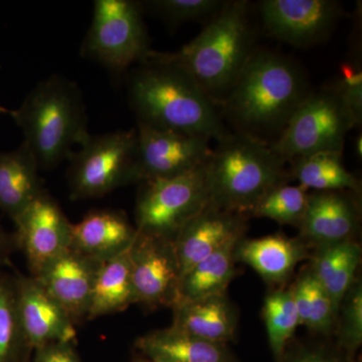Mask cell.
I'll list each match as a JSON object with an SVG mask.
<instances>
[{
    "mask_svg": "<svg viewBox=\"0 0 362 362\" xmlns=\"http://www.w3.org/2000/svg\"><path fill=\"white\" fill-rule=\"evenodd\" d=\"M206 164L175 177L141 181L135 209L137 232L175 240L211 204Z\"/></svg>",
    "mask_w": 362,
    "mask_h": 362,
    "instance_id": "ba28073f",
    "label": "cell"
},
{
    "mask_svg": "<svg viewBox=\"0 0 362 362\" xmlns=\"http://www.w3.org/2000/svg\"><path fill=\"white\" fill-rule=\"evenodd\" d=\"M269 344L277 362L285 356L286 347L300 325L291 288H278L267 295L263 308Z\"/></svg>",
    "mask_w": 362,
    "mask_h": 362,
    "instance_id": "f1b7e54d",
    "label": "cell"
},
{
    "mask_svg": "<svg viewBox=\"0 0 362 362\" xmlns=\"http://www.w3.org/2000/svg\"><path fill=\"white\" fill-rule=\"evenodd\" d=\"M18 245L14 233L0 228V271L11 261V256L18 251Z\"/></svg>",
    "mask_w": 362,
    "mask_h": 362,
    "instance_id": "d590c367",
    "label": "cell"
},
{
    "mask_svg": "<svg viewBox=\"0 0 362 362\" xmlns=\"http://www.w3.org/2000/svg\"><path fill=\"white\" fill-rule=\"evenodd\" d=\"M129 256L135 304L173 308L181 279L175 240L137 232Z\"/></svg>",
    "mask_w": 362,
    "mask_h": 362,
    "instance_id": "30bf717a",
    "label": "cell"
},
{
    "mask_svg": "<svg viewBox=\"0 0 362 362\" xmlns=\"http://www.w3.org/2000/svg\"><path fill=\"white\" fill-rule=\"evenodd\" d=\"M246 228L247 216L209 204L183 226L175 240L181 277L230 240L244 237Z\"/></svg>",
    "mask_w": 362,
    "mask_h": 362,
    "instance_id": "2e32d148",
    "label": "cell"
},
{
    "mask_svg": "<svg viewBox=\"0 0 362 362\" xmlns=\"http://www.w3.org/2000/svg\"><path fill=\"white\" fill-rule=\"evenodd\" d=\"M18 250L30 276H37L71 247V226L61 207L42 190L14 223Z\"/></svg>",
    "mask_w": 362,
    "mask_h": 362,
    "instance_id": "7c38bea8",
    "label": "cell"
},
{
    "mask_svg": "<svg viewBox=\"0 0 362 362\" xmlns=\"http://www.w3.org/2000/svg\"><path fill=\"white\" fill-rule=\"evenodd\" d=\"M240 239L230 240L181 277L176 304L226 294L228 285L237 275L233 249Z\"/></svg>",
    "mask_w": 362,
    "mask_h": 362,
    "instance_id": "d4e9b609",
    "label": "cell"
},
{
    "mask_svg": "<svg viewBox=\"0 0 362 362\" xmlns=\"http://www.w3.org/2000/svg\"><path fill=\"white\" fill-rule=\"evenodd\" d=\"M358 209L344 192H314L308 194L300 226V240L314 247L354 240L358 228Z\"/></svg>",
    "mask_w": 362,
    "mask_h": 362,
    "instance_id": "e0dca14e",
    "label": "cell"
},
{
    "mask_svg": "<svg viewBox=\"0 0 362 362\" xmlns=\"http://www.w3.org/2000/svg\"><path fill=\"white\" fill-rule=\"evenodd\" d=\"M309 269L329 295L338 315L345 294L356 280L361 259V247L356 240L315 247L310 254Z\"/></svg>",
    "mask_w": 362,
    "mask_h": 362,
    "instance_id": "603a6c76",
    "label": "cell"
},
{
    "mask_svg": "<svg viewBox=\"0 0 362 362\" xmlns=\"http://www.w3.org/2000/svg\"><path fill=\"white\" fill-rule=\"evenodd\" d=\"M300 325L328 335L337 326V314L329 295L319 284L310 269H304L291 287Z\"/></svg>",
    "mask_w": 362,
    "mask_h": 362,
    "instance_id": "83f0119b",
    "label": "cell"
},
{
    "mask_svg": "<svg viewBox=\"0 0 362 362\" xmlns=\"http://www.w3.org/2000/svg\"><path fill=\"white\" fill-rule=\"evenodd\" d=\"M259 13L272 37L306 47L329 35L341 16V7L332 0H263Z\"/></svg>",
    "mask_w": 362,
    "mask_h": 362,
    "instance_id": "4fadbf2b",
    "label": "cell"
},
{
    "mask_svg": "<svg viewBox=\"0 0 362 362\" xmlns=\"http://www.w3.org/2000/svg\"><path fill=\"white\" fill-rule=\"evenodd\" d=\"M128 94L138 123L218 142L230 134L218 105L201 86L152 51L131 76Z\"/></svg>",
    "mask_w": 362,
    "mask_h": 362,
    "instance_id": "6da1fadb",
    "label": "cell"
},
{
    "mask_svg": "<svg viewBox=\"0 0 362 362\" xmlns=\"http://www.w3.org/2000/svg\"><path fill=\"white\" fill-rule=\"evenodd\" d=\"M358 124L334 88L317 90L307 95L271 147L286 162L323 152L342 153L347 133Z\"/></svg>",
    "mask_w": 362,
    "mask_h": 362,
    "instance_id": "8992f818",
    "label": "cell"
},
{
    "mask_svg": "<svg viewBox=\"0 0 362 362\" xmlns=\"http://www.w3.org/2000/svg\"><path fill=\"white\" fill-rule=\"evenodd\" d=\"M310 258L308 246L300 239L282 233L258 239H245L235 244V263L251 267L272 286H283L289 281L300 262Z\"/></svg>",
    "mask_w": 362,
    "mask_h": 362,
    "instance_id": "ac0fdd59",
    "label": "cell"
},
{
    "mask_svg": "<svg viewBox=\"0 0 362 362\" xmlns=\"http://www.w3.org/2000/svg\"><path fill=\"white\" fill-rule=\"evenodd\" d=\"M139 182L185 175L206 164L213 154L211 139L138 123Z\"/></svg>",
    "mask_w": 362,
    "mask_h": 362,
    "instance_id": "8fae6325",
    "label": "cell"
},
{
    "mask_svg": "<svg viewBox=\"0 0 362 362\" xmlns=\"http://www.w3.org/2000/svg\"><path fill=\"white\" fill-rule=\"evenodd\" d=\"M73 199H96L139 182L136 129L90 135L70 156Z\"/></svg>",
    "mask_w": 362,
    "mask_h": 362,
    "instance_id": "52a82bcc",
    "label": "cell"
},
{
    "mask_svg": "<svg viewBox=\"0 0 362 362\" xmlns=\"http://www.w3.org/2000/svg\"><path fill=\"white\" fill-rule=\"evenodd\" d=\"M335 327L340 346L354 354L362 343V285L358 279L343 298Z\"/></svg>",
    "mask_w": 362,
    "mask_h": 362,
    "instance_id": "4dcf8cb0",
    "label": "cell"
},
{
    "mask_svg": "<svg viewBox=\"0 0 362 362\" xmlns=\"http://www.w3.org/2000/svg\"><path fill=\"white\" fill-rule=\"evenodd\" d=\"M357 121L361 122L362 117V75L361 69L344 64L341 66V78L334 88Z\"/></svg>",
    "mask_w": 362,
    "mask_h": 362,
    "instance_id": "d6a6232c",
    "label": "cell"
},
{
    "mask_svg": "<svg viewBox=\"0 0 362 362\" xmlns=\"http://www.w3.org/2000/svg\"><path fill=\"white\" fill-rule=\"evenodd\" d=\"M281 362H341L330 352L319 349H300Z\"/></svg>",
    "mask_w": 362,
    "mask_h": 362,
    "instance_id": "e575fe53",
    "label": "cell"
},
{
    "mask_svg": "<svg viewBox=\"0 0 362 362\" xmlns=\"http://www.w3.org/2000/svg\"><path fill=\"white\" fill-rule=\"evenodd\" d=\"M100 264L101 262L70 247L33 277L40 281L78 326L88 321Z\"/></svg>",
    "mask_w": 362,
    "mask_h": 362,
    "instance_id": "9a60e30c",
    "label": "cell"
},
{
    "mask_svg": "<svg viewBox=\"0 0 362 362\" xmlns=\"http://www.w3.org/2000/svg\"><path fill=\"white\" fill-rule=\"evenodd\" d=\"M137 230L125 214L109 209L92 211L71 226V247L90 258L104 262L127 251Z\"/></svg>",
    "mask_w": 362,
    "mask_h": 362,
    "instance_id": "d6986e66",
    "label": "cell"
},
{
    "mask_svg": "<svg viewBox=\"0 0 362 362\" xmlns=\"http://www.w3.org/2000/svg\"><path fill=\"white\" fill-rule=\"evenodd\" d=\"M342 153L323 152L291 161L293 175L305 189L358 192V180L343 165Z\"/></svg>",
    "mask_w": 362,
    "mask_h": 362,
    "instance_id": "484cf974",
    "label": "cell"
},
{
    "mask_svg": "<svg viewBox=\"0 0 362 362\" xmlns=\"http://www.w3.org/2000/svg\"><path fill=\"white\" fill-rule=\"evenodd\" d=\"M254 37L247 2L226 1L180 51L153 52L187 71L218 106L256 49Z\"/></svg>",
    "mask_w": 362,
    "mask_h": 362,
    "instance_id": "3957f363",
    "label": "cell"
},
{
    "mask_svg": "<svg viewBox=\"0 0 362 362\" xmlns=\"http://www.w3.org/2000/svg\"><path fill=\"white\" fill-rule=\"evenodd\" d=\"M16 278L21 323L33 351L52 342L75 343L77 326L40 281L21 274Z\"/></svg>",
    "mask_w": 362,
    "mask_h": 362,
    "instance_id": "5bb4252c",
    "label": "cell"
},
{
    "mask_svg": "<svg viewBox=\"0 0 362 362\" xmlns=\"http://www.w3.org/2000/svg\"><path fill=\"white\" fill-rule=\"evenodd\" d=\"M286 161L263 140L230 133L218 142L206 164L209 201L247 216L274 188L287 182Z\"/></svg>",
    "mask_w": 362,
    "mask_h": 362,
    "instance_id": "5b68a950",
    "label": "cell"
},
{
    "mask_svg": "<svg viewBox=\"0 0 362 362\" xmlns=\"http://www.w3.org/2000/svg\"><path fill=\"white\" fill-rule=\"evenodd\" d=\"M30 362H83L75 343L52 342L33 349Z\"/></svg>",
    "mask_w": 362,
    "mask_h": 362,
    "instance_id": "836d02e7",
    "label": "cell"
},
{
    "mask_svg": "<svg viewBox=\"0 0 362 362\" xmlns=\"http://www.w3.org/2000/svg\"><path fill=\"white\" fill-rule=\"evenodd\" d=\"M171 309L173 327L183 332L221 344L235 337L239 317L226 294L180 302Z\"/></svg>",
    "mask_w": 362,
    "mask_h": 362,
    "instance_id": "44dd1931",
    "label": "cell"
},
{
    "mask_svg": "<svg viewBox=\"0 0 362 362\" xmlns=\"http://www.w3.org/2000/svg\"><path fill=\"white\" fill-rule=\"evenodd\" d=\"M32 354L18 313L16 275L0 271V362H30Z\"/></svg>",
    "mask_w": 362,
    "mask_h": 362,
    "instance_id": "4316f807",
    "label": "cell"
},
{
    "mask_svg": "<svg viewBox=\"0 0 362 362\" xmlns=\"http://www.w3.org/2000/svg\"><path fill=\"white\" fill-rule=\"evenodd\" d=\"M140 6L130 0H97L83 45L85 56L114 71L141 63L149 54Z\"/></svg>",
    "mask_w": 362,
    "mask_h": 362,
    "instance_id": "9c48e42d",
    "label": "cell"
},
{
    "mask_svg": "<svg viewBox=\"0 0 362 362\" xmlns=\"http://www.w3.org/2000/svg\"><path fill=\"white\" fill-rule=\"evenodd\" d=\"M11 116L40 169H51L70 158L74 147H80L90 136L82 93L62 76L35 86Z\"/></svg>",
    "mask_w": 362,
    "mask_h": 362,
    "instance_id": "277c9868",
    "label": "cell"
},
{
    "mask_svg": "<svg viewBox=\"0 0 362 362\" xmlns=\"http://www.w3.org/2000/svg\"><path fill=\"white\" fill-rule=\"evenodd\" d=\"M131 362H153V361H148V359L144 358V357L139 356V357H135V358H133V361Z\"/></svg>",
    "mask_w": 362,
    "mask_h": 362,
    "instance_id": "74e56055",
    "label": "cell"
},
{
    "mask_svg": "<svg viewBox=\"0 0 362 362\" xmlns=\"http://www.w3.org/2000/svg\"><path fill=\"white\" fill-rule=\"evenodd\" d=\"M11 113H13V110H8L6 107L0 105V114H9V115H11Z\"/></svg>",
    "mask_w": 362,
    "mask_h": 362,
    "instance_id": "8d00e7d4",
    "label": "cell"
},
{
    "mask_svg": "<svg viewBox=\"0 0 362 362\" xmlns=\"http://www.w3.org/2000/svg\"><path fill=\"white\" fill-rule=\"evenodd\" d=\"M129 250L100 264L90 298L88 320L119 313L135 304Z\"/></svg>",
    "mask_w": 362,
    "mask_h": 362,
    "instance_id": "cb8c5ba5",
    "label": "cell"
},
{
    "mask_svg": "<svg viewBox=\"0 0 362 362\" xmlns=\"http://www.w3.org/2000/svg\"><path fill=\"white\" fill-rule=\"evenodd\" d=\"M223 0H157L148 4L166 20L173 23L206 20L209 21L223 8Z\"/></svg>",
    "mask_w": 362,
    "mask_h": 362,
    "instance_id": "1f68e13d",
    "label": "cell"
},
{
    "mask_svg": "<svg viewBox=\"0 0 362 362\" xmlns=\"http://www.w3.org/2000/svg\"><path fill=\"white\" fill-rule=\"evenodd\" d=\"M309 93L306 78L294 62L278 52L256 49L221 103V114L240 133L256 138L280 134Z\"/></svg>",
    "mask_w": 362,
    "mask_h": 362,
    "instance_id": "7a4b0ae2",
    "label": "cell"
},
{
    "mask_svg": "<svg viewBox=\"0 0 362 362\" xmlns=\"http://www.w3.org/2000/svg\"><path fill=\"white\" fill-rule=\"evenodd\" d=\"M135 347L153 362H237L226 344L201 339L173 325L138 338Z\"/></svg>",
    "mask_w": 362,
    "mask_h": 362,
    "instance_id": "ffe728a7",
    "label": "cell"
},
{
    "mask_svg": "<svg viewBox=\"0 0 362 362\" xmlns=\"http://www.w3.org/2000/svg\"><path fill=\"white\" fill-rule=\"evenodd\" d=\"M307 202L308 194L304 187L286 182L268 192L249 214L298 228L303 220Z\"/></svg>",
    "mask_w": 362,
    "mask_h": 362,
    "instance_id": "f546056e",
    "label": "cell"
},
{
    "mask_svg": "<svg viewBox=\"0 0 362 362\" xmlns=\"http://www.w3.org/2000/svg\"><path fill=\"white\" fill-rule=\"evenodd\" d=\"M39 164L30 150L20 148L0 153V209L16 223L44 190Z\"/></svg>",
    "mask_w": 362,
    "mask_h": 362,
    "instance_id": "7402d4cb",
    "label": "cell"
}]
</instances>
